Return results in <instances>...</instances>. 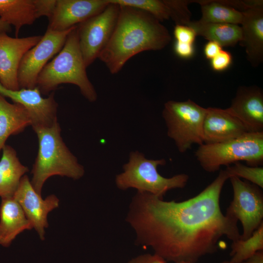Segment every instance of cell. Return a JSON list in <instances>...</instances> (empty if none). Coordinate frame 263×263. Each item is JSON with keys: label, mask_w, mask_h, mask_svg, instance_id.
<instances>
[{"label": "cell", "mask_w": 263, "mask_h": 263, "mask_svg": "<svg viewBox=\"0 0 263 263\" xmlns=\"http://www.w3.org/2000/svg\"><path fill=\"white\" fill-rule=\"evenodd\" d=\"M33 226L13 198L1 199L0 206V244L9 246L17 235Z\"/></svg>", "instance_id": "ac0fdd59"}, {"label": "cell", "mask_w": 263, "mask_h": 263, "mask_svg": "<svg viewBox=\"0 0 263 263\" xmlns=\"http://www.w3.org/2000/svg\"><path fill=\"white\" fill-rule=\"evenodd\" d=\"M230 179L233 199L225 214L240 221L243 226L241 239L250 237L263 223V194L261 188L233 176Z\"/></svg>", "instance_id": "ba28073f"}, {"label": "cell", "mask_w": 263, "mask_h": 263, "mask_svg": "<svg viewBox=\"0 0 263 263\" xmlns=\"http://www.w3.org/2000/svg\"><path fill=\"white\" fill-rule=\"evenodd\" d=\"M201 5L202 17L199 21L206 23L241 24L243 13L229 5L226 0H194Z\"/></svg>", "instance_id": "603a6c76"}, {"label": "cell", "mask_w": 263, "mask_h": 263, "mask_svg": "<svg viewBox=\"0 0 263 263\" xmlns=\"http://www.w3.org/2000/svg\"><path fill=\"white\" fill-rule=\"evenodd\" d=\"M164 159H148L138 151L130 154L129 162L123 166V172L117 175L115 184L121 190L135 188L138 192H147L160 198L169 190L184 188L189 176L180 173L170 178L162 176L157 170L159 166H164Z\"/></svg>", "instance_id": "5b68a950"}, {"label": "cell", "mask_w": 263, "mask_h": 263, "mask_svg": "<svg viewBox=\"0 0 263 263\" xmlns=\"http://www.w3.org/2000/svg\"><path fill=\"white\" fill-rule=\"evenodd\" d=\"M107 0H56L48 29L63 32L102 12Z\"/></svg>", "instance_id": "5bb4252c"}, {"label": "cell", "mask_w": 263, "mask_h": 263, "mask_svg": "<svg viewBox=\"0 0 263 263\" xmlns=\"http://www.w3.org/2000/svg\"><path fill=\"white\" fill-rule=\"evenodd\" d=\"M229 179L225 170H221L201 192L181 202L137 191L126 218L135 231L136 244L151 247L167 262L196 263L215 253L222 237L232 242L240 239L238 221L220 208L221 193Z\"/></svg>", "instance_id": "6da1fadb"}, {"label": "cell", "mask_w": 263, "mask_h": 263, "mask_svg": "<svg viewBox=\"0 0 263 263\" xmlns=\"http://www.w3.org/2000/svg\"><path fill=\"white\" fill-rule=\"evenodd\" d=\"M108 3L102 12L77 25L79 47L87 68L108 44L117 21L120 6Z\"/></svg>", "instance_id": "9c48e42d"}, {"label": "cell", "mask_w": 263, "mask_h": 263, "mask_svg": "<svg viewBox=\"0 0 263 263\" xmlns=\"http://www.w3.org/2000/svg\"><path fill=\"white\" fill-rule=\"evenodd\" d=\"M75 26L63 32L47 29L39 41L25 54L18 70L20 89L36 87L40 72L49 60L60 51L68 35Z\"/></svg>", "instance_id": "30bf717a"}, {"label": "cell", "mask_w": 263, "mask_h": 263, "mask_svg": "<svg viewBox=\"0 0 263 263\" xmlns=\"http://www.w3.org/2000/svg\"><path fill=\"white\" fill-rule=\"evenodd\" d=\"M247 132L244 125L226 109L206 108L203 123L204 144H211L226 141Z\"/></svg>", "instance_id": "2e32d148"}, {"label": "cell", "mask_w": 263, "mask_h": 263, "mask_svg": "<svg viewBox=\"0 0 263 263\" xmlns=\"http://www.w3.org/2000/svg\"><path fill=\"white\" fill-rule=\"evenodd\" d=\"M0 94L10 98L14 103L22 105L27 110L33 130L50 127L57 122L58 104L55 99L54 92L44 98L37 86L12 91L5 89L0 83Z\"/></svg>", "instance_id": "8fae6325"}, {"label": "cell", "mask_w": 263, "mask_h": 263, "mask_svg": "<svg viewBox=\"0 0 263 263\" xmlns=\"http://www.w3.org/2000/svg\"><path fill=\"white\" fill-rule=\"evenodd\" d=\"M225 170L229 178L233 176L242 178L260 188H263V167L247 166L241 162H238L233 164L232 166L226 167Z\"/></svg>", "instance_id": "484cf974"}, {"label": "cell", "mask_w": 263, "mask_h": 263, "mask_svg": "<svg viewBox=\"0 0 263 263\" xmlns=\"http://www.w3.org/2000/svg\"><path fill=\"white\" fill-rule=\"evenodd\" d=\"M13 198L20 206L33 228L43 240L45 228L48 226L47 215L58 207V199L56 195L51 194L43 199L35 190L26 175L21 179Z\"/></svg>", "instance_id": "4fadbf2b"}, {"label": "cell", "mask_w": 263, "mask_h": 263, "mask_svg": "<svg viewBox=\"0 0 263 263\" xmlns=\"http://www.w3.org/2000/svg\"><path fill=\"white\" fill-rule=\"evenodd\" d=\"M38 18L36 0H0V19L14 26L16 37L22 27Z\"/></svg>", "instance_id": "44dd1931"}, {"label": "cell", "mask_w": 263, "mask_h": 263, "mask_svg": "<svg viewBox=\"0 0 263 263\" xmlns=\"http://www.w3.org/2000/svg\"><path fill=\"white\" fill-rule=\"evenodd\" d=\"M231 247L230 263H242L256 252L263 250V223L250 237L232 242Z\"/></svg>", "instance_id": "cb8c5ba5"}, {"label": "cell", "mask_w": 263, "mask_h": 263, "mask_svg": "<svg viewBox=\"0 0 263 263\" xmlns=\"http://www.w3.org/2000/svg\"><path fill=\"white\" fill-rule=\"evenodd\" d=\"M11 31V26L0 19V33H9Z\"/></svg>", "instance_id": "e575fe53"}, {"label": "cell", "mask_w": 263, "mask_h": 263, "mask_svg": "<svg viewBox=\"0 0 263 263\" xmlns=\"http://www.w3.org/2000/svg\"><path fill=\"white\" fill-rule=\"evenodd\" d=\"M242 263H263V250L256 252Z\"/></svg>", "instance_id": "836d02e7"}, {"label": "cell", "mask_w": 263, "mask_h": 263, "mask_svg": "<svg viewBox=\"0 0 263 263\" xmlns=\"http://www.w3.org/2000/svg\"><path fill=\"white\" fill-rule=\"evenodd\" d=\"M34 131L38 137V150L31 171V183L39 194L41 195L46 181L52 176L77 180L84 175V167L63 141L58 122L51 127L38 128Z\"/></svg>", "instance_id": "277c9868"}, {"label": "cell", "mask_w": 263, "mask_h": 263, "mask_svg": "<svg viewBox=\"0 0 263 263\" xmlns=\"http://www.w3.org/2000/svg\"><path fill=\"white\" fill-rule=\"evenodd\" d=\"M206 108L192 100H170L164 104L162 111L167 127V134L172 139L181 153L191 149L194 144H204L203 123Z\"/></svg>", "instance_id": "52a82bcc"}, {"label": "cell", "mask_w": 263, "mask_h": 263, "mask_svg": "<svg viewBox=\"0 0 263 263\" xmlns=\"http://www.w3.org/2000/svg\"><path fill=\"white\" fill-rule=\"evenodd\" d=\"M169 8L171 18L176 25H187L191 21L188 4L192 0H164Z\"/></svg>", "instance_id": "4316f807"}, {"label": "cell", "mask_w": 263, "mask_h": 263, "mask_svg": "<svg viewBox=\"0 0 263 263\" xmlns=\"http://www.w3.org/2000/svg\"><path fill=\"white\" fill-rule=\"evenodd\" d=\"M164 259L153 254H145L139 255L130 260L127 263H167Z\"/></svg>", "instance_id": "1f68e13d"}, {"label": "cell", "mask_w": 263, "mask_h": 263, "mask_svg": "<svg viewBox=\"0 0 263 263\" xmlns=\"http://www.w3.org/2000/svg\"><path fill=\"white\" fill-rule=\"evenodd\" d=\"M86 66L80 49L77 25L69 33L60 51L45 66L39 74L36 86L41 94H48L62 84L77 86L90 102L97 94L86 73Z\"/></svg>", "instance_id": "3957f363"}, {"label": "cell", "mask_w": 263, "mask_h": 263, "mask_svg": "<svg viewBox=\"0 0 263 263\" xmlns=\"http://www.w3.org/2000/svg\"><path fill=\"white\" fill-rule=\"evenodd\" d=\"M173 35L176 41L193 44L197 36L195 31L187 25H175Z\"/></svg>", "instance_id": "f1b7e54d"}, {"label": "cell", "mask_w": 263, "mask_h": 263, "mask_svg": "<svg viewBox=\"0 0 263 263\" xmlns=\"http://www.w3.org/2000/svg\"><path fill=\"white\" fill-rule=\"evenodd\" d=\"M113 33L98 58L111 74H116L134 56L164 49L171 40L167 28L150 14L119 5Z\"/></svg>", "instance_id": "7a4b0ae2"}, {"label": "cell", "mask_w": 263, "mask_h": 263, "mask_svg": "<svg viewBox=\"0 0 263 263\" xmlns=\"http://www.w3.org/2000/svg\"><path fill=\"white\" fill-rule=\"evenodd\" d=\"M0 160V197L1 199L13 197L22 177L28 171L22 165L16 150L5 145L2 150Z\"/></svg>", "instance_id": "ffe728a7"}, {"label": "cell", "mask_w": 263, "mask_h": 263, "mask_svg": "<svg viewBox=\"0 0 263 263\" xmlns=\"http://www.w3.org/2000/svg\"><path fill=\"white\" fill-rule=\"evenodd\" d=\"M221 263H230L229 261H224L222 262Z\"/></svg>", "instance_id": "d590c367"}, {"label": "cell", "mask_w": 263, "mask_h": 263, "mask_svg": "<svg viewBox=\"0 0 263 263\" xmlns=\"http://www.w3.org/2000/svg\"><path fill=\"white\" fill-rule=\"evenodd\" d=\"M56 0H36L38 17H47L49 19L55 7Z\"/></svg>", "instance_id": "f546056e"}, {"label": "cell", "mask_w": 263, "mask_h": 263, "mask_svg": "<svg viewBox=\"0 0 263 263\" xmlns=\"http://www.w3.org/2000/svg\"><path fill=\"white\" fill-rule=\"evenodd\" d=\"M195 156L207 172L219 170L235 163L244 161L249 166L263 163V132H247L236 138L211 144L199 145Z\"/></svg>", "instance_id": "8992f818"}, {"label": "cell", "mask_w": 263, "mask_h": 263, "mask_svg": "<svg viewBox=\"0 0 263 263\" xmlns=\"http://www.w3.org/2000/svg\"><path fill=\"white\" fill-rule=\"evenodd\" d=\"M31 124L30 115L22 105L10 103L0 94V152L9 136L21 133Z\"/></svg>", "instance_id": "d6986e66"}, {"label": "cell", "mask_w": 263, "mask_h": 263, "mask_svg": "<svg viewBox=\"0 0 263 263\" xmlns=\"http://www.w3.org/2000/svg\"><path fill=\"white\" fill-rule=\"evenodd\" d=\"M176 54L183 58L191 57L194 54L193 44L176 41L174 47Z\"/></svg>", "instance_id": "4dcf8cb0"}, {"label": "cell", "mask_w": 263, "mask_h": 263, "mask_svg": "<svg viewBox=\"0 0 263 263\" xmlns=\"http://www.w3.org/2000/svg\"><path fill=\"white\" fill-rule=\"evenodd\" d=\"M222 46L217 42L208 41L205 45L204 53L207 59L211 60L222 50Z\"/></svg>", "instance_id": "d6a6232c"}, {"label": "cell", "mask_w": 263, "mask_h": 263, "mask_svg": "<svg viewBox=\"0 0 263 263\" xmlns=\"http://www.w3.org/2000/svg\"><path fill=\"white\" fill-rule=\"evenodd\" d=\"M263 3L243 11L240 44L245 48L246 57L253 67L263 60Z\"/></svg>", "instance_id": "e0dca14e"}, {"label": "cell", "mask_w": 263, "mask_h": 263, "mask_svg": "<svg viewBox=\"0 0 263 263\" xmlns=\"http://www.w3.org/2000/svg\"><path fill=\"white\" fill-rule=\"evenodd\" d=\"M187 26L193 29L197 36L216 42L222 47L234 46L242 38V29L239 25L191 20Z\"/></svg>", "instance_id": "7402d4cb"}, {"label": "cell", "mask_w": 263, "mask_h": 263, "mask_svg": "<svg viewBox=\"0 0 263 263\" xmlns=\"http://www.w3.org/2000/svg\"><path fill=\"white\" fill-rule=\"evenodd\" d=\"M193 263L183 262H180V263Z\"/></svg>", "instance_id": "8d00e7d4"}, {"label": "cell", "mask_w": 263, "mask_h": 263, "mask_svg": "<svg viewBox=\"0 0 263 263\" xmlns=\"http://www.w3.org/2000/svg\"><path fill=\"white\" fill-rule=\"evenodd\" d=\"M232 61V55L230 52L223 49L210 60L212 69L216 72H222L227 69Z\"/></svg>", "instance_id": "83f0119b"}, {"label": "cell", "mask_w": 263, "mask_h": 263, "mask_svg": "<svg viewBox=\"0 0 263 263\" xmlns=\"http://www.w3.org/2000/svg\"><path fill=\"white\" fill-rule=\"evenodd\" d=\"M42 36L12 38L0 33V83L5 89H20L18 74L25 54L36 45Z\"/></svg>", "instance_id": "7c38bea8"}, {"label": "cell", "mask_w": 263, "mask_h": 263, "mask_svg": "<svg viewBox=\"0 0 263 263\" xmlns=\"http://www.w3.org/2000/svg\"><path fill=\"white\" fill-rule=\"evenodd\" d=\"M108 1L144 11L160 22L170 19L169 8L164 0H108Z\"/></svg>", "instance_id": "d4e9b609"}, {"label": "cell", "mask_w": 263, "mask_h": 263, "mask_svg": "<svg viewBox=\"0 0 263 263\" xmlns=\"http://www.w3.org/2000/svg\"><path fill=\"white\" fill-rule=\"evenodd\" d=\"M226 110L248 132H263V93L257 86H241Z\"/></svg>", "instance_id": "9a60e30c"}]
</instances>
